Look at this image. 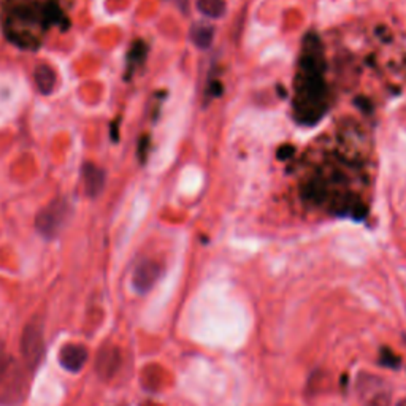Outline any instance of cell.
<instances>
[{
  "label": "cell",
  "mask_w": 406,
  "mask_h": 406,
  "mask_svg": "<svg viewBox=\"0 0 406 406\" xmlns=\"http://www.w3.org/2000/svg\"><path fill=\"white\" fill-rule=\"evenodd\" d=\"M356 389L362 406H390V388L380 376L363 371L357 376Z\"/></svg>",
  "instance_id": "cell-5"
},
{
  "label": "cell",
  "mask_w": 406,
  "mask_h": 406,
  "mask_svg": "<svg viewBox=\"0 0 406 406\" xmlns=\"http://www.w3.org/2000/svg\"><path fill=\"white\" fill-rule=\"evenodd\" d=\"M171 2H175L183 11H188V0H171Z\"/></svg>",
  "instance_id": "cell-18"
},
{
  "label": "cell",
  "mask_w": 406,
  "mask_h": 406,
  "mask_svg": "<svg viewBox=\"0 0 406 406\" xmlns=\"http://www.w3.org/2000/svg\"><path fill=\"white\" fill-rule=\"evenodd\" d=\"M121 363V351L113 345H107L99 351L97 357H95V373H97L102 381H108L118 373Z\"/></svg>",
  "instance_id": "cell-7"
},
{
  "label": "cell",
  "mask_w": 406,
  "mask_h": 406,
  "mask_svg": "<svg viewBox=\"0 0 406 406\" xmlns=\"http://www.w3.org/2000/svg\"><path fill=\"white\" fill-rule=\"evenodd\" d=\"M89 353L85 346L81 345H67L60 349L59 363L60 367L70 371V373H78L86 365Z\"/></svg>",
  "instance_id": "cell-9"
},
{
  "label": "cell",
  "mask_w": 406,
  "mask_h": 406,
  "mask_svg": "<svg viewBox=\"0 0 406 406\" xmlns=\"http://www.w3.org/2000/svg\"><path fill=\"white\" fill-rule=\"evenodd\" d=\"M67 215L68 205L64 201H54L37 216V230L48 240L58 237L67 221Z\"/></svg>",
  "instance_id": "cell-6"
},
{
  "label": "cell",
  "mask_w": 406,
  "mask_h": 406,
  "mask_svg": "<svg viewBox=\"0 0 406 406\" xmlns=\"http://www.w3.org/2000/svg\"><path fill=\"white\" fill-rule=\"evenodd\" d=\"M397 406H406V398H403V400H400L397 403Z\"/></svg>",
  "instance_id": "cell-19"
},
{
  "label": "cell",
  "mask_w": 406,
  "mask_h": 406,
  "mask_svg": "<svg viewBox=\"0 0 406 406\" xmlns=\"http://www.w3.org/2000/svg\"><path fill=\"white\" fill-rule=\"evenodd\" d=\"M148 56V46L144 41L139 40L130 46V50L127 53V75L126 78H132V75L139 70V68L143 65V62L146 60Z\"/></svg>",
  "instance_id": "cell-10"
},
{
  "label": "cell",
  "mask_w": 406,
  "mask_h": 406,
  "mask_svg": "<svg viewBox=\"0 0 406 406\" xmlns=\"http://www.w3.org/2000/svg\"><path fill=\"white\" fill-rule=\"evenodd\" d=\"M73 0H0V26L6 40L24 51H37L53 31L70 27Z\"/></svg>",
  "instance_id": "cell-1"
},
{
  "label": "cell",
  "mask_w": 406,
  "mask_h": 406,
  "mask_svg": "<svg viewBox=\"0 0 406 406\" xmlns=\"http://www.w3.org/2000/svg\"><path fill=\"white\" fill-rule=\"evenodd\" d=\"M161 265L156 260H141V262L135 267L132 274V286L135 292L146 294L154 287L157 279L161 277Z\"/></svg>",
  "instance_id": "cell-8"
},
{
  "label": "cell",
  "mask_w": 406,
  "mask_h": 406,
  "mask_svg": "<svg viewBox=\"0 0 406 406\" xmlns=\"http://www.w3.org/2000/svg\"><path fill=\"white\" fill-rule=\"evenodd\" d=\"M197 9L210 19L223 18L225 13V0H197Z\"/></svg>",
  "instance_id": "cell-14"
},
{
  "label": "cell",
  "mask_w": 406,
  "mask_h": 406,
  "mask_svg": "<svg viewBox=\"0 0 406 406\" xmlns=\"http://www.w3.org/2000/svg\"><path fill=\"white\" fill-rule=\"evenodd\" d=\"M82 176H85V183L89 194L92 197L97 196L103 188V171L92 164H86L85 169H82Z\"/></svg>",
  "instance_id": "cell-11"
},
{
  "label": "cell",
  "mask_w": 406,
  "mask_h": 406,
  "mask_svg": "<svg viewBox=\"0 0 406 406\" xmlns=\"http://www.w3.org/2000/svg\"><path fill=\"white\" fill-rule=\"evenodd\" d=\"M213 37H215V29L211 26L206 24H196L191 29V38L194 41V45L206 50L213 43Z\"/></svg>",
  "instance_id": "cell-13"
},
{
  "label": "cell",
  "mask_w": 406,
  "mask_h": 406,
  "mask_svg": "<svg viewBox=\"0 0 406 406\" xmlns=\"http://www.w3.org/2000/svg\"><path fill=\"white\" fill-rule=\"evenodd\" d=\"M27 371L31 370L24 363H18L13 359L0 380V402L4 405H18L27 397V384L31 380Z\"/></svg>",
  "instance_id": "cell-3"
},
{
  "label": "cell",
  "mask_w": 406,
  "mask_h": 406,
  "mask_svg": "<svg viewBox=\"0 0 406 406\" xmlns=\"http://www.w3.org/2000/svg\"><path fill=\"white\" fill-rule=\"evenodd\" d=\"M294 154V148L292 146H283L279 151H278V157L281 161H284V159H289Z\"/></svg>",
  "instance_id": "cell-17"
},
{
  "label": "cell",
  "mask_w": 406,
  "mask_h": 406,
  "mask_svg": "<svg viewBox=\"0 0 406 406\" xmlns=\"http://www.w3.org/2000/svg\"><path fill=\"white\" fill-rule=\"evenodd\" d=\"M11 362H13V359L9 354H6L5 345H4L2 341H0V380H2V376L5 375V371L9 370Z\"/></svg>",
  "instance_id": "cell-16"
},
{
  "label": "cell",
  "mask_w": 406,
  "mask_h": 406,
  "mask_svg": "<svg viewBox=\"0 0 406 406\" xmlns=\"http://www.w3.org/2000/svg\"><path fill=\"white\" fill-rule=\"evenodd\" d=\"M294 89L295 118L305 126L318 124L328 109L330 91L326 81L324 48L313 32H309L301 43Z\"/></svg>",
  "instance_id": "cell-2"
},
{
  "label": "cell",
  "mask_w": 406,
  "mask_h": 406,
  "mask_svg": "<svg viewBox=\"0 0 406 406\" xmlns=\"http://www.w3.org/2000/svg\"><path fill=\"white\" fill-rule=\"evenodd\" d=\"M380 363L383 367L397 370L398 367H400L402 359L390 348H383L380 353Z\"/></svg>",
  "instance_id": "cell-15"
},
{
  "label": "cell",
  "mask_w": 406,
  "mask_h": 406,
  "mask_svg": "<svg viewBox=\"0 0 406 406\" xmlns=\"http://www.w3.org/2000/svg\"><path fill=\"white\" fill-rule=\"evenodd\" d=\"M23 363L31 371H36L45 356V335L43 327L38 321L29 322L23 330L19 343Z\"/></svg>",
  "instance_id": "cell-4"
},
{
  "label": "cell",
  "mask_w": 406,
  "mask_h": 406,
  "mask_svg": "<svg viewBox=\"0 0 406 406\" xmlns=\"http://www.w3.org/2000/svg\"><path fill=\"white\" fill-rule=\"evenodd\" d=\"M36 82L41 94H50L56 86V73L50 65L41 64L36 68Z\"/></svg>",
  "instance_id": "cell-12"
}]
</instances>
